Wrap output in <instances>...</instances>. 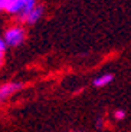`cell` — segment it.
I'll use <instances>...</instances> for the list:
<instances>
[{
  "mask_svg": "<svg viewBox=\"0 0 131 132\" xmlns=\"http://www.w3.org/2000/svg\"><path fill=\"white\" fill-rule=\"evenodd\" d=\"M35 2L36 0H0V12L4 10L7 13H19L22 19L35 9Z\"/></svg>",
  "mask_w": 131,
  "mask_h": 132,
  "instance_id": "1",
  "label": "cell"
},
{
  "mask_svg": "<svg viewBox=\"0 0 131 132\" xmlns=\"http://www.w3.org/2000/svg\"><path fill=\"white\" fill-rule=\"evenodd\" d=\"M25 40V30L22 27H10L4 35V43H7L9 46H17Z\"/></svg>",
  "mask_w": 131,
  "mask_h": 132,
  "instance_id": "2",
  "label": "cell"
},
{
  "mask_svg": "<svg viewBox=\"0 0 131 132\" xmlns=\"http://www.w3.org/2000/svg\"><path fill=\"white\" fill-rule=\"evenodd\" d=\"M20 88H22V85H20V83H13V82L4 83V85L0 88V102H2L3 99H6L7 96L13 95V93L16 92V90H19Z\"/></svg>",
  "mask_w": 131,
  "mask_h": 132,
  "instance_id": "3",
  "label": "cell"
},
{
  "mask_svg": "<svg viewBox=\"0 0 131 132\" xmlns=\"http://www.w3.org/2000/svg\"><path fill=\"white\" fill-rule=\"evenodd\" d=\"M40 16H42V7H35V9L30 10L26 16H23L22 20H26L27 23L32 24V23H36L38 20L40 19Z\"/></svg>",
  "mask_w": 131,
  "mask_h": 132,
  "instance_id": "4",
  "label": "cell"
},
{
  "mask_svg": "<svg viewBox=\"0 0 131 132\" xmlns=\"http://www.w3.org/2000/svg\"><path fill=\"white\" fill-rule=\"evenodd\" d=\"M112 78H114V76H112L111 73H107V75L99 76V78H97V79L94 80V86H97V88H102V86L108 85V83L112 80Z\"/></svg>",
  "mask_w": 131,
  "mask_h": 132,
  "instance_id": "5",
  "label": "cell"
},
{
  "mask_svg": "<svg viewBox=\"0 0 131 132\" xmlns=\"http://www.w3.org/2000/svg\"><path fill=\"white\" fill-rule=\"evenodd\" d=\"M4 50H6V43H4V40H2V39H0V65L3 63Z\"/></svg>",
  "mask_w": 131,
  "mask_h": 132,
  "instance_id": "6",
  "label": "cell"
},
{
  "mask_svg": "<svg viewBox=\"0 0 131 132\" xmlns=\"http://www.w3.org/2000/svg\"><path fill=\"white\" fill-rule=\"evenodd\" d=\"M114 116L117 119H122V118H124V112H122V111H117V112L114 113Z\"/></svg>",
  "mask_w": 131,
  "mask_h": 132,
  "instance_id": "7",
  "label": "cell"
}]
</instances>
